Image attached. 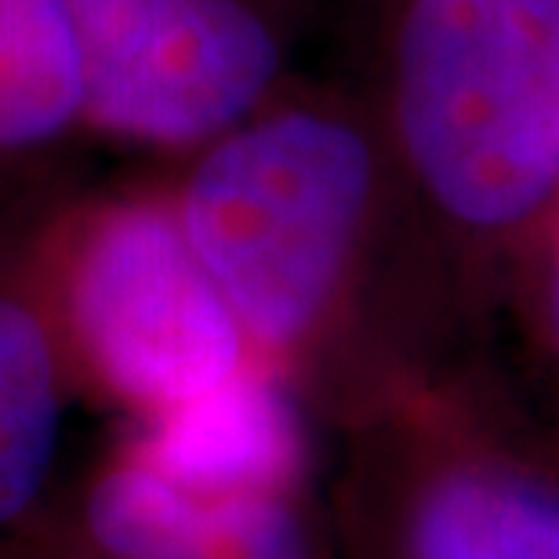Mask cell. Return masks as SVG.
<instances>
[{
	"label": "cell",
	"instance_id": "obj_7",
	"mask_svg": "<svg viewBox=\"0 0 559 559\" xmlns=\"http://www.w3.org/2000/svg\"><path fill=\"white\" fill-rule=\"evenodd\" d=\"M70 396L33 276L0 280V534H19L48 506Z\"/></svg>",
	"mask_w": 559,
	"mask_h": 559
},
{
	"label": "cell",
	"instance_id": "obj_4",
	"mask_svg": "<svg viewBox=\"0 0 559 559\" xmlns=\"http://www.w3.org/2000/svg\"><path fill=\"white\" fill-rule=\"evenodd\" d=\"M29 276L73 393L120 411L128 425L262 364L189 243L171 193L117 197L73 215Z\"/></svg>",
	"mask_w": 559,
	"mask_h": 559
},
{
	"label": "cell",
	"instance_id": "obj_6",
	"mask_svg": "<svg viewBox=\"0 0 559 559\" xmlns=\"http://www.w3.org/2000/svg\"><path fill=\"white\" fill-rule=\"evenodd\" d=\"M150 462L211 501L309 487L306 400L270 367H251L215 393L128 425Z\"/></svg>",
	"mask_w": 559,
	"mask_h": 559
},
{
	"label": "cell",
	"instance_id": "obj_9",
	"mask_svg": "<svg viewBox=\"0 0 559 559\" xmlns=\"http://www.w3.org/2000/svg\"><path fill=\"white\" fill-rule=\"evenodd\" d=\"M531 284L538 290V312H542V331L549 342V353L559 371V215L552 222V229L545 233L538 254L527 265Z\"/></svg>",
	"mask_w": 559,
	"mask_h": 559
},
{
	"label": "cell",
	"instance_id": "obj_8",
	"mask_svg": "<svg viewBox=\"0 0 559 559\" xmlns=\"http://www.w3.org/2000/svg\"><path fill=\"white\" fill-rule=\"evenodd\" d=\"M87 109L70 0H0V153L48 145Z\"/></svg>",
	"mask_w": 559,
	"mask_h": 559
},
{
	"label": "cell",
	"instance_id": "obj_2",
	"mask_svg": "<svg viewBox=\"0 0 559 559\" xmlns=\"http://www.w3.org/2000/svg\"><path fill=\"white\" fill-rule=\"evenodd\" d=\"M378 124L443 251L527 273L559 215V0H396Z\"/></svg>",
	"mask_w": 559,
	"mask_h": 559
},
{
	"label": "cell",
	"instance_id": "obj_3",
	"mask_svg": "<svg viewBox=\"0 0 559 559\" xmlns=\"http://www.w3.org/2000/svg\"><path fill=\"white\" fill-rule=\"evenodd\" d=\"M342 421L349 559H559V451L473 382L421 364Z\"/></svg>",
	"mask_w": 559,
	"mask_h": 559
},
{
	"label": "cell",
	"instance_id": "obj_1",
	"mask_svg": "<svg viewBox=\"0 0 559 559\" xmlns=\"http://www.w3.org/2000/svg\"><path fill=\"white\" fill-rule=\"evenodd\" d=\"M186 237L254 356L349 418L415 364L374 320L385 240L411 218L382 124L334 103L259 109L175 189Z\"/></svg>",
	"mask_w": 559,
	"mask_h": 559
},
{
	"label": "cell",
	"instance_id": "obj_5",
	"mask_svg": "<svg viewBox=\"0 0 559 559\" xmlns=\"http://www.w3.org/2000/svg\"><path fill=\"white\" fill-rule=\"evenodd\" d=\"M87 109L106 135L193 150L254 117L273 92L280 37L251 0H70Z\"/></svg>",
	"mask_w": 559,
	"mask_h": 559
}]
</instances>
